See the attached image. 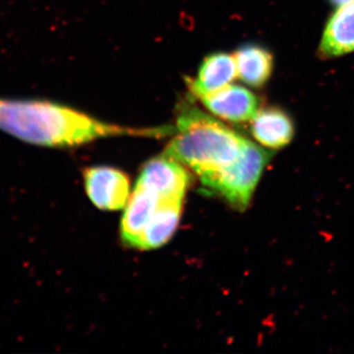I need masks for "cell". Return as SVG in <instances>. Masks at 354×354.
I'll return each instance as SVG.
<instances>
[{"instance_id": "obj_1", "label": "cell", "mask_w": 354, "mask_h": 354, "mask_svg": "<svg viewBox=\"0 0 354 354\" xmlns=\"http://www.w3.org/2000/svg\"><path fill=\"white\" fill-rule=\"evenodd\" d=\"M164 155L186 165L203 187L241 157L250 140L190 104L181 106Z\"/></svg>"}, {"instance_id": "obj_2", "label": "cell", "mask_w": 354, "mask_h": 354, "mask_svg": "<svg viewBox=\"0 0 354 354\" xmlns=\"http://www.w3.org/2000/svg\"><path fill=\"white\" fill-rule=\"evenodd\" d=\"M269 160V153L250 141L241 157L204 188L223 198L235 209H245Z\"/></svg>"}, {"instance_id": "obj_3", "label": "cell", "mask_w": 354, "mask_h": 354, "mask_svg": "<svg viewBox=\"0 0 354 354\" xmlns=\"http://www.w3.org/2000/svg\"><path fill=\"white\" fill-rule=\"evenodd\" d=\"M86 192L95 207L118 211L129 199V179L118 169L109 167H88L84 172Z\"/></svg>"}, {"instance_id": "obj_4", "label": "cell", "mask_w": 354, "mask_h": 354, "mask_svg": "<svg viewBox=\"0 0 354 354\" xmlns=\"http://www.w3.org/2000/svg\"><path fill=\"white\" fill-rule=\"evenodd\" d=\"M199 101L216 118L232 123L252 120L261 106L259 97L249 88L230 84L216 92L200 97Z\"/></svg>"}, {"instance_id": "obj_5", "label": "cell", "mask_w": 354, "mask_h": 354, "mask_svg": "<svg viewBox=\"0 0 354 354\" xmlns=\"http://www.w3.org/2000/svg\"><path fill=\"white\" fill-rule=\"evenodd\" d=\"M189 181L183 165L162 155L144 165L137 183L152 188L162 199L183 200Z\"/></svg>"}, {"instance_id": "obj_6", "label": "cell", "mask_w": 354, "mask_h": 354, "mask_svg": "<svg viewBox=\"0 0 354 354\" xmlns=\"http://www.w3.org/2000/svg\"><path fill=\"white\" fill-rule=\"evenodd\" d=\"M164 200L156 191L136 183L121 220V239L127 246L138 248L140 239Z\"/></svg>"}, {"instance_id": "obj_7", "label": "cell", "mask_w": 354, "mask_h": 354, "mask_svg": "<svg viewBox=\"0 0 354 354\" xmlns=\"http://www.w3.org/2000/svg\"><path fill=\"white\" fill-rule=\"evenodd\" d=\"M237 77L234 55L215 53L204 58L196 78L186 80L190 95L199 100L230 85Z\"/></svg>"}, {"instance_id": "obj_8", "label": "cell", "mask_w": 354, "mask_h": 354, "mask_svg": "<svg viewBox=\"0 0 354 354\" xmlns=\"http://www.w3.org/2000/svg\"><path fill=\"white\" fill-rule=\"evenodd\" d=\"M354 51V0L337 7L324 28L318 53L323 59Z\"/></svg>"}, {"instance_id": "obj_9", "label": "cell", "mask_w": 354, "mask_h": 354, "mask_svg": "<svg viewBox=\"0 0 354 354\" xmlns=\"http://www.w3.org/2000/svg\"><path fill=\"white\" fill-rule=\"evenodd\" d=\"M250 122L254 138L271 150L285 148L295 136L292 120L283 109H260Z\"/></svg>"}, {"instance_id": "obj_10", "label": "cell", "mask_w": 354, "mask_h": 354, "mask_svg": "<svg viewBox=\"0 0 354 354\" xmlns=\"http://www.w3.org/2000/svg\"><path fill=\"white\" fill-rule=\"evenodd\" d=\"M237 77L250 87H263L274 71V57L269 50L255 44L242 46L234 53Z\"/></svg>"}, {"instance_id": "obj_11", "label": "cell", "mask_w": 354, "mask_h": 354, "mask_svg": "<svg viewBox=\"0 0 354 354\" xmlns=\"http://www.w3.org/2000/svg\"><path fill=\"white\" fill-rule=\"evenodd\" d=\"M183 200H164L140 239L138 249L150 250L164 245L176 232Z\"/></svg>"}, {"instance_id": "obj_12", "label": "cell", "mask_w": 354, "mask_h": 354, "mask_svg": "<svg viewBox=\"0 0 354 354\" xmlns=\"http://www.w3.org/2000/svg\"><path fill=\"white\" fill-rule=\"evenodd\" d=\"M332 1V3L335 4V6H344V4L348 3V2L351 1V0H330Z\"/></svg>"}]
</instances>
